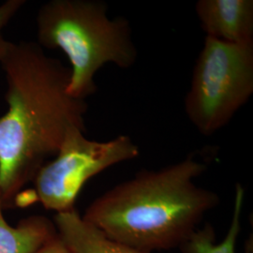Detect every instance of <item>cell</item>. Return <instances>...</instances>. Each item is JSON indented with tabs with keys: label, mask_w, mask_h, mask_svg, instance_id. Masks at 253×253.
I'll return each instance as SVG.
<instances>
[{
	"label": "cell",
	"mask_w": 253,
	"mask_h": 253,
	"mask_svg": "<svg viewBox=\"0 0 253 253\" xmlns=\"http://www.w3.org/2000/svg\"><path fill=\"white\" fill-rule=\"evenodd\" d=\"M107 13V4L99 0H51L38 11V44L67 55L73 98L85 100L96 92L95 75L105 64L128 69L137 60L129 21Z\"/></svg>",
	"instance_id": "3957f363"
},
{
	"label": "cell",
	"mask_w": 253,
	"mask_h": 253,
	"mask_svg": "<svg viewBox=\"0 0 253 253\" xmlns=\"http://www.w3.org/2000/svg\"><path fill=\"white\" fill-rule=\"evenodd\" d=\"M208 165L190 154L160 170H142L105 191L83 217L114 240L152 253L182 248L220 198L195 179Z\"/></svg>",
	"instance_id": "7a4b0ae2"
},
{
	"label": "cell",
	"mask_w": 253,
	"mask_h": 253,
	"mask_svg": "<svg viewBox=\"0 0 253 253\" xmlns=\"http://www.w3.org/2000/svg\"><path fill=\"white\" fill-rule=\"evenodd\" d=\"M8 110L0 118V200L15 205L20 192L58 152L70 126L85 129V100L68 93L71 70L33 42H10L0 59Z\"/></svg>",
	"instance_id": "6da1fadb"
},
{
	"label": "cell",
	"mask_w": 253,
	"mask_h": 253,
	"mask_svg": "<svg viewBox=\"0 0 253 253\" xmlns=\"http://www.w3.org/2000/svg\"><path fill=\"white\" fill-rule=\"evenodd\" d=\"M85 129L70 126L54 156L37 172L34 194L47 210L56 213L75 208L84 184L116 164L133 160L140 149L129 136L119 135L107 142L88 140Z\"/></svg>",
	"instance_id": "5b68a950"
},
{
	"label": "cell",
	"mask_w": 253,
	"mask_h": 253,
	"mask_svg": "<svg viewBox=\"0 0 253 253\" xmlns=\"http://www.w3.org/2000/svg\"><path fill=\"white\" fill-rule=\"evenodd\" d=\"M34 253H70L57 235Z\"/></svg>",
	"instance_id": "8fae6325"
},
{
	"label": "cell",
	"mask_w": 253,
	"mask_h": 253,
	"mask_svg": "<svg viewBox=\"0 0 253 253\" xmlns=\"http://www.w3.org/2000/svg\"><path fill=\"white\" fill-rule=\"evenodd\" d=\"M244 200V188L241 184H236L233 216L223 240L216 243L215 231L210 224H207L203 229H198L180 248L183 253H235L236 241L241 230Z\"/></svg>",
	"instance_id": "9c48e42d"
},
{
	"label": "cell",
	"mask_w": 253,
	"mask_h": 253,
	"mask_svg": "<svg viewBox=\"0 0 253 253\" xmlns=\"http://www.w3.org/2000/svg\"><path fill=\"white\" fill-rule=\"evenodd\" d=\"M25 4V0H8L0 5V34Z\"/></svg>",
	"instance_id": "30bf717a"
},
{
	"label": "cell",
	"mask_w": 253,
	"mask_h": 253,
	"mask_svg": "<svg viewBox=\"0 0 253 253\" xmlns=\"http://www.w3.org/2000/svg\"><path fill=\"white\" fill-rule=\"evenodd\" d=\"M253 94V42L206 37L194 66L185 111L203 135L226 126Z\"/></svg>",
	"instance_id": "277c9868"
},
{
	"label": "cell",
	"mask_w": 253,
	"mask_h": 253,
	"mask_svg": "<svg viewBox=\"0 0 253 253\" xmlns=\"http://www.w3.org/2000/svg\"><path fill=\"white\" fill-rule=\"evenodd\" d=\"M195 11L207 36L230 43L253 42V0H199Z\"/></svg>",
	"instance_id": "8992f818"
},
{
	"label": "cell",
	"mask_w": 253,
	"mask_h": 253,
	"mask_svg": "<svg viewBox=\"0 0 253 253\" xmlns=\"http://www.w3.org/2000/svg\"><path fill=\"white\" fill-rule=\"evenodd\" d=\"M11 42L7 41L4 37L2 36V34H0V59L1 57L6 53V51L8 50L9 44Z\"/></svg>",
	"instance_id": "7c38bea8"
},
{
	"label": "cell",
	"mask_w": 253,
	"mask_h": 253,
	"mask_svg": "<svg viewBox=\"0 0 253 253\" xmlns=\"http://www.w3.org/2000/svg\"><path fill=\"white\" fill-rule=\"evenodd\" d=\"M55 235L54 222L43 216H31L11 226L0 200V253H34Z\"/></svg>",
	"instance_id": "ba28073f"
},
{
	"label": "cell",
	"mask_w": 253,
	"mask_h": 253,
	"mask_svg": "<svg viewBox=\"0 0 253 253\" xmlns=\"http://www.w3.org/2000/svg\"><path fill=\"white\" fill-rule=\"evenodd\" d=\"M54 224L56 235L70 253H144L112 239L75 208L56 213Z\"/></svg>",
	"instance_id": "52a82bcc"
}]
</instances>
